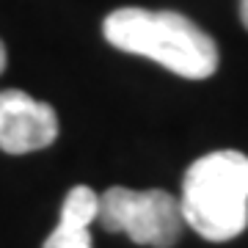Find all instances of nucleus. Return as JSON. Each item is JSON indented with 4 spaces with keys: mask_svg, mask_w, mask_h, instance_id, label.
<instances>
[{
    "mask_svg": "<svg viewBox=\"0 0 248 248\" xmlns=\"http://www.w3.org/2000/svg\"><path fill=\"white\" fill-rule=\"evenodd\" d=\"M102 33L116 50L143 55L187 80H204L218 69V47L193 19L177 11L124 6L110 11Z\"/></svg>",
    "mask_w": 248,
    "mask_h": 248,
    "instance_id": "obj_1",
    "label": "nucleus"
},
{
    "mask_svg": "<svg viewBox=\"0 0 248 248\" xmlns=\"http://www.w3.org/2000/svg\"><path fill=\"white\" fill-rule=\"evenodd\" d=\"M179 207L187 226L210 243L243 234L248 226V155L221 149L187 166Z\"/></svg>",
    "mask_w": 248,
    "mask_h": 248,
    "instance_id": "obj_2",
    "label": "nucleus"
},
{
    "mask_svg": "<svg viewBox=\"0 0 248 248\" xmlns=\"http://www.w3.org/2000/svg\"><path fill=\"white\" fill-rule=\"evenodd\" d=\"M97 221L105 232H124L133 243L152 248H171L185 226L179 199L166 190H130L122 185L99 196Z\"/></svg>",
    "mask_w": 248,
    "mask_h": 248,
    "instance_id": "obj_3",
    "label": "nucleus"
},
{
    "mask_svg": "<svg viewBox=\"0 0 248 248\" xmlns=\"http://www.w3.org/2000/svg\"><path fill=\"white\" fill-rule=\"evenodd\" d=\"M58 138V113L25 91H0V149L9 155L47 149Z\"/></svg>",
    "mask_w": 248,
    "mask_h": 248,
    "instance_id": "obj_4",
    "label": "nucleus"
},
{
    "mask_svg": "<svg viewBox=\"0 0 248 248\" xmlns=\"http://www.w3.org/2000/svg\"><path fill=\"white\" fill-rule=\"evenodd\" d=\"M99 215V196L89 185H75L63 199L61 221L50 232L42 248H94L91 223Z\"/></svg>",
    "mask_w": 248,
    "mask_h": 248,
    "instance_id": "obj_5",
    "label": "nucleus"
},
{
    "mask_svg": "<svg viewBox=\"0 0 248 248\" xmlns=\"http://www.w3.org/2000/svg\"><path fill=\"white\" fill-rule=\"evenodd\" d=\"M240 19H243V25L248 31V0H240Z\"/></svg>",
    "mask_w": 248,
    "mask_h": 248,
    "instance_id": "obj_6",
    "label": "nucleus"
},
{
    "mask_svg": "<svg viewBox=\"0 0 248 248\" xmlns=\"http://www.w3.org/2000/svg\"><path fill=\"white\" fill-rule=\"evenodd\" d=\"M6 69V47H3V42H0V72Z\"/></svg>",
    "mask_w": 248,
    "mask_h": 248,
    "instance_id": "obj_7",
    "label": "nucleus"
}]
</instances>
